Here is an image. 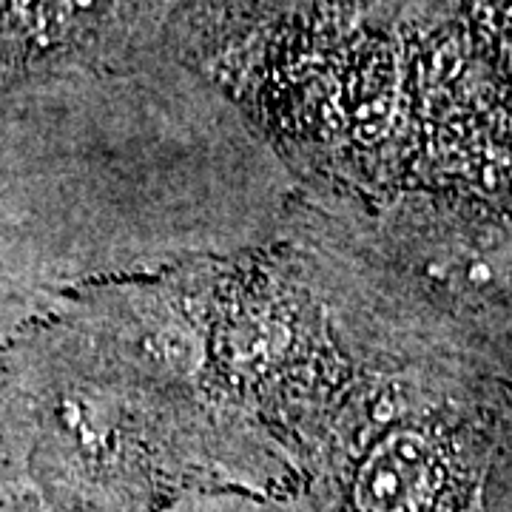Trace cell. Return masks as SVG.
<instances>
[{
  "label": "cell",
  "instance_id": "obj_1",
  "mask_svg": "<svg viewBox=\"0 0 512 512\" xmlns=\"http://www.w3.org/2000/svg\"><path fill=\"white\" fill-rule=\"evenodd\" d=\"M12 382L23 478L52 512H165L228 495L214 470L231 464L183 370L131 348L77 293L18 330Z\"/></svg>",
  "mask_w": 512,
  "mask_h": 512
},
{
  "label": "cell",
  "instance_id": "obj_2",
  "mask_svg": "<svg viewBox=\"0 0 512 512\" xmlns=\"http://www.w3.org/2000/svg\"><path fill=\"white\" fill-rule=\"evenodd\" d=\"M436 453L419 433L384 439L345 490V512H421L436 495Z\"/></svg>",
  "mask_w": 512,
  "mask_h": 512
},
{
  "label": "cell",
  "instance_id": "obj_3",
  "mask_svg": "<svg viewBox=\"0 0 512 512\" xmlns=\"http://www.w3.org/2000/svg\"><path fill=\"white\" fill-rule=\"evenodd\" d=\"M49 302L52 296H40L0 274V493L26 487L15 382H12V342L18 330Z\"/></svg>",
  "mask_w": 512,
  "mask_h": 512
},
{
  "label": "cell",
  "instance_id": "obj_4",
  "mask_svg": "<svg viewBox=\"0 0 512 512\" xmlns=\"http://www.w3.org/2000/svg\"><path fill=\"white\" fill-rule=\"evenodd\" d=\"M470 9L481 32L493 37L501 49L512 52V0H473Z\"/></svg>",
  "mask_w": 512,
  "mask_h": 512
},
{
  "label": "cell",
  "instance_id": "obj_5",
  "mask_svg": "<svg viewBox=\"0 0 512 512\" xmlns=\"http://www.w3.org/2000/svg\"><path fill=\"white\" fill-rule=\"evenodd\" d=\"M0 512H52L29 487L0 493Z\"/></svg>",
  "mask_w": 512,
  "mask_h": 512
}]
</instances>
